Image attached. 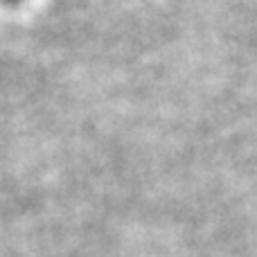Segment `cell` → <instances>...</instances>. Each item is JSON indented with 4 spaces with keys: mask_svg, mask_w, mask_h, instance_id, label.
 <instances>
[{
    "mask_svg": "<svg viewBox=\"0 0 257 257\" xmlns=\"http://www.w3.org/2000/svg\"><path fill=\"white\" fill-rule=\"evenodd\" d=\"M7 3H21V0H7Z\"/></svg>",
    "mask_w": 257,
    "mask_h": 257,
    "instance_id": "obj_1",
    "label": "cell"
}]
</instances>
